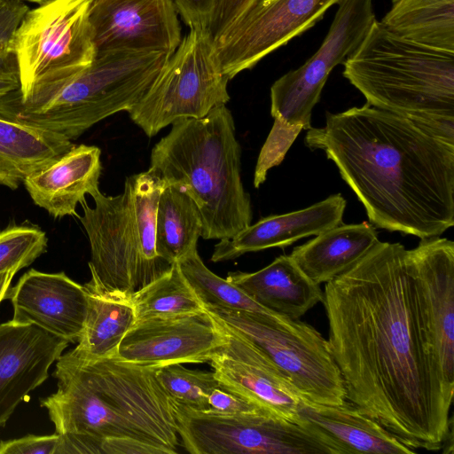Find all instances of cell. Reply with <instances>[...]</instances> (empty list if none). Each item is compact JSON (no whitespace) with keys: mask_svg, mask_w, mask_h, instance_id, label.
Masks as SVG:
<instances>
[{"mask_svg":"<svg viewBox=\"0 0 454 454\" xmlns=\"http://www.w3.org/2000/svg\"><path fill=\"white\" fill-rule=\"evenodd\" d=\"M208 404L209 409L207 411L218 414L231 415L260 411L270 412L256 403L223 389L220 387L214 389L209 395Z\"/></svg>","mask_w":454,"mask_h":454,"instance_id":"36","label":"cell"},{"mask_svg":"<svg viewBox=\"0 0 454 454\" xmlns=\"http://www.w3.org/2000/svg\"><path fill=\"white\" fill-rule=\"evenodd\" d=\"M225 342L223 328L206 312L137 320L116 357L135 364L168 365L208 362Z\"/></svg>","mask_w":454,"mask_h":454,"instance_id":"16","label":"cell"},{"mask_svg":"<svg viewBox=\"0 0 454 454\" xmlns=\"http://www.w3.org/2000/svg\"><path fill=\"white\" fill-rule=\"evenodd\" d=\"M28 10L22 0H0V99L20 86L12 40Z\"/></svg>","mask_w":454,"mask_h":454,"instance_id":"33","label":"cell"},{"mask_svg":"<svg viewBox=\"0 0 454 454\" xmlns=\"http://www.w3.org/2000/svg\"><path fill=\"white\" fill-rule=\"evenodd\" d=\"M165 185L150 169L127 177L124 190L90 194L94 207L80 205L78 215L90 247L89 281L99 290L131 296L172 266L155 248V216Z\"/></svg>","mask_w":454,"mask_h":454,"instance_id":"7","label":"cell"},{"mask_svg":"<svg viewBox=\"0 0 454 454\" xmlns=\"http://www.w3.org/2000/svg\"><path fill=\"white\" fill-rule=\"evenodd\" d=\"M259 0H217L208 26L213 40L219 37L234 21Z\"/></svg>","mask_w":454,"mask_h":454,"instance_id":"35","label":"cell"},{"mask_svg":"<svg viewBox=\"0 0 454 454\" xmlns=\"http://www.w3.org/2000/svg\"><path fill=\"white\" fill-rule=\"evenodd\" d=\"M98 146L74 145L68 152L23 182L32 200L54 218L76 216V207L98 188L102 171Z\"/></svg>","mask_w":454,"mask_h":454,"instance_id":"21","label":"cell"},{"mask_svg":"<svg viewBox=\"0 0 454 454\" xmlns=\"http://www.w3.org/2000/svg\"><path fill=\"white\" fill-rule=\"evenodd\" d=\"M412 250L427 321L445 382L454 389V243L435 237Z\"/></svg>","mask_w":454,"mask_h":454,"instance_id":"19","label":"cell"},{"mask_svg":"<svg viewBox=\"0 0 454 454\" xmlns=\"http://www.w3.org/2000/svg\"><path fill=\"white\" fill-rule=\"evenodd\" d=\"M12 321L33 325L67 340L77 342L86 321L89 294L85 286L65 272L46 273L31 269L9 288Z\"/></svg>","mask_w":454,"mask_h":454,"instance_id":"17","label":"cell"},{"mask_svg":"<svg viewBox=\"0 0 454 454\" xmlns=\"http://www.w3.org/2000/svg\"><path fill=\"white\" fill-rule=\"evenodd\" d=\"M380 22L408 40L454 51V0H392Z\"/></svg>","mask_w":454,"mask_h":454,"instance_id":"28","label":"cell"},{"mask_svg":"<svg viewBox=\"0 0 454 454\" xmlns=\"http://www.w3.org/2000/svg\"><path fill=\"white\" fill-rule=\"evenodd\" d=\"M319 49L300 67L270 88L273 126L255 165L261 174L279 165L302 129L311 128V114L332 70L360 45L376 20L372 0H340Z\"/></svg>","mask_w":454,"mask_h":454,"instance_id":"8","label":"cell"},{"mask_svg":"<svg viewBox=\"0 0 454 454\" xmlns=\"http://www.w3.org/2000/svg\"><path fill=\"white\" fill-rule=\"evenodd\" d=\"M203 306L215 321L266 353L303 401L338 405L347 400L344 380L328 340L312 325L284 316Z\"/></svg>","mask_w":454,"mask_h":454,"instance_id":"9","label":"cell"},{"mask_svg":"<svg viewBox=\"0 0 454 454\" xmlns=\"http://www.w3.org/2000/svg\"><path fill=\"white\" fill-rule=\"evenodd\" d=\"M91 2L52 0L24 15L12 40L21 98L90 66L96 57L90 23Z\"/></svg>","mask_w":454,"mask_h":454,"instance_id":"12","label":"cell"},{"mask_svg":"<svg viewBox=\"0 0 454 454\" xmlns=\"http://www.w3.org/2000/svg\"><path fill=\"white\" fill-rule=\"evenodd\" d=\"M346 204L338 193L300 210L263 217L233 237L220 240L211 261L225 262L250 252L284 248L302 238L318 235L342 223Z\"/></svg>","mask_w":454,"mask_h":454,"instance_id":"20","label":"cell"},{"mask_svg":"<svg viewBox=\"0 0 454 454\" xmlns=\"http://www.w3.org/2000/svg\"><path fill=\"white\" fill-rule=\"evenodd\" d=\"M157 378L173 401L200 411L209 409L208 396L219 387L213 371L191 370L180 364L160 367Z\"/></svg>","mask_w":454,"mask_h":454,"instance_id":"31","label":"cell"},{"mask_svg":"<svg viewBox=\"0 0 454 454\" xmlns=\"http://www.w3.org/2000/svg\"><path fill=\"white\" fill-rule=\"evenodd\" d=\"M22 1H27L34 4H37L38 5L43 4L45 3L51 2L52 0H22Z\"/></svg>","mask_w":454,"mask_h":454,"instance_id":"39","label":"cell"},{"mask_svg":"<svg viewBox=\"0 0 454 454\" xmlns=\"http://www.w3.org/2000/svg\"><path fill=\"white\" fill-rule=\"evenodd\" d=\"M217 0H173L177 12L190 28H208Z\"/></svg>","mask_w":454,"mask_h":454,"instance_id":"37","label":"cell"},{"mask_svg":"<svg viewBox=\"0 0 454 454\" xmlns=\"http://www.w3.org/2000/svg\"><path fill=\"white\" fill-rule=\"evenodd\" d=\"M202 219L192 198L176 184H165L156 209L155 248L170 264L197 250Z\"/></svg>","mask_w":454,"mask_h":454,"instance_id":"27","label":"cell"},{"mask_svg":"<svg viewBox=\"0 0 454 454\" xmlns=\"http://www.w3.org/2000/svg\"><path fill=\"white\" fill-rule=\"evenodd\" d=\"M340 0H259L214 40L229 80L312 27Z\"/></svg>","mask_w":454,"mask_h":454,"instance_id":"13","label":"cell"},{"mask_svg":"<svg viewBox=\"0 0 454 454\" xmlns=\"http://www.w3.org/2000/svg\"><path fill=\"white\" fill-rule=\"evenodd\" d=\"M299 413L344 444L351 454L417 453L348 400L338 405L304 401Z\"/></svg>","mask_w":454,"mask_h":454,"instance_id":"25","label":"cell"},{"mask_svg":"<svg viewBox=\"0 0 454 454\" xmlns=\"http://www.w3.org/2000/svg\"><path fill=\"white\" fill-rule=\"evenodd\" d=\"M305 144L333 161L374 227L425 239L454 225V139L366 103L326 113Z\"/></svg>","mask_w":454,"mask_h":454,"instance_id":"2","label":"cell"},{"mask_svg":"<svg viewBox=\"0 0 454 454\" xmlns=\"http://www.w3.org/2000/svg\"><path fill=\"white\" fill-rule=\"evenodd\" d=\"M378 241L372 223H340L295 247L290 256L312 281L320 285L349 269Z\"/></svg>","mask_w":454,"mask_h":454,"instance_id":"23","label":"cell"},{"mask_svg":"<svg viewBox=\"0 0 454 454\" xmlns=\"http://www.w3.org/2000/svg\"><path fill=\"white\" fill-rule=\"evenodd\" d=\"M15 274L14 271L0 274V303L7 299L9 288Z\"/></svg>","mask_w":454,"mask_h":454,"instance_id":"38","label":"cell"},{"mask_svg":"<svg viewBox=\"0 0 454 454\" xmlns=\"http://www.w3.org/2000/svg\"><path fill=\"white\" fill-rule=\"evenodd\" d=\"M343 65L367 104L454 139V51L408 40L376 20Z\"/></svg>","mask_w":454,"mask_h":454,"instance_id":"5","label":"cell"},{"mask_svg":"<svg viewBox=\"0 0 454 454\" xmlns=\"http://www.w3.org/2000/svg\"><path fill=\"white\" fill-rule=\"evenodd\" d=\"M173 0H92L90 23L96 54L112 51L173 54L181 42Z\"/></svg>","mask_w":454,"mask_h":454,"instance_id":"14","label":"cell"},{"mask_svg":"<svg viewBox=\"0 0 454 454\" xmlns=\"http://www.w3.org/2000/svg\"><path fill=\"white\" fill-rule=\"evenodd\" d=\"M230 80L222 72L207 27L190 28L144 96L128 111L152 137L174 122L201 118L230 100Z\"/></svg>","mask_w":454,"mask_h":454,"instance_id":"11","label":"cell"},{"mask_svg":"<svg viewBox=\"0 0 454 454\" xmlns=\"http://www.w3.org/2000/svg\"><path fill=\"white\" fill-rule=\"evenodd\" d=\"M241 147L226 106L180 120L155 144L148 169L195 202L204 239H227L251 224V199L241 180Z\"/></svg>","mask_w":454,"mask_h":454,"instance_id":"4","label":"cell"},{"mask_svg":"<svg viewBox=\"0 0 454 454\" xmlns=\"http://www.w3.org/2000/svg\"><path fill=\"white\" fill-rule=\"evenodd\" d=\"M46 233L30 223H10L0 231V274L18 272L47 249Z\"/></svg>","mask_w":454,"mask_h":454,"instance_id":"32","label":"cell"},{"mask_svg":"<svg viewBox=\"0 0 454 454\" xmlns=\"http://www.w3.org/2000/svg\"><path fill=\"white\" fill-rule=\"evenodd\" d=\"M328 343L346 399L406 446L438 451L453 426L411 249L380 240L325 285Z\"/></svg>","mask_w":454,"mask_h":454,"instance_id":"1","label":"cell"},{"mask_svg":"<svg viewBox=\"0 0 454 454\" xmlns=\"http://www.w3.org/2000/svg\"><path fill=\"white\" fill-rule=\"evenodd\" d=\"M74 145L59 134L0 116V186L16 190Z\"/></svg>","mask_w":454,"mask_h":454,"instance_id":"24","label":"cell"},{"mask_svg":"<svg viewBox=\"0 0 454 454\" xmlns=\"http://www.w3.org/2000/svg\"><path fill=\"white\" fill-rule=\"evenodd\" d=\"M60 435L28 434L20 438L0 441V454H57Z\"/></svg>","mask_w":454,"mask_h":454,"instance_id":"34","label":"cell"},{"mask_svg":"<svg viewBox=\"0 0 454 454\" xmlns=\"http://www.w3.org/2000/svg\"><path fill=\"white\" fill-rule=\"evenodd\" d=\"M226 279L263 308L292 319H299L324 301L320 285L290 255H280L254 272H229Z\"/></svg>","mask_w":454,"mask_h":454,"instance_id":"22","label":"cell"},{"mask_svg":"<svg viewBox=\"0 0 454 454\" xmlns=\"http://www.w3.org/2000/svg\"><path fill=\"white\" fill-rule=\"evenodd\" d=\"M69 342L33 325L0 324V427L49 377Z\"/></svg>","mask_w":454,"mask_h":454,"instance_id":"18","label":"cell"},{"mask_svg":"<svg viewBox=\"0 0 454 454\" xmlns=\"http://www.w3.org/2000/svg\"><path fill=\"white\" fill-rule=\"evenodd\" d=\"M84 286L89 294L86 321L76 347L69 351L83 360L115 356L137 320L131 296L99 290L90 282Z\"/></svg>","mask_w":454,"mask_h":454,"instance_id":"26","label":"cell"},{"mask_svg":"<svg viewBox=\"0 0 454 454\" xmlns=\"http://www.w3.org/2000/svg\"><path fill=\"white\" fill-rule=\"evenodd\" d=\"M216 323L225 333V342L208 363L219 387L298 423L304 401L286 374L255 344Z\"/></svg>","mask_w":454,"mask_h":454,"instance_id":"15","label":"cell"},{"mask_svg":"<svg viewBox=\"0 0 454 454\" xmlns=\"http://www.w3.org/2000/svg\"><path fill=\"white\" fill-rule=\"evenodd\" d=\"M170 55L112 51L67 79L39 86L21 98L0 99V116L75 140L100 121L128 112L145 93Z\"/></svg>","mask_w":454,"mask_h":454,"instance_id":"6","label":"cell"},{"mask_svg":"<svg viewBox=\"0 0 454 454\" xmlns=\"http://www.w3.org/2000/svg\"><path fill=\"white\" fill-rule=\"evenodd\" d=\"M176 419L192 454H351L302 416L298 424L266 411L225 415L176 403Z\"/></svg>","mask_w":454,"mask_h":454,"instance_id":"10","label":"cell"},{"mask_svg":"<svg viewBox=\"0 0 454 454\" xmlns=\"http://www.w3.org/2000/svg\"><path fill=\"white\" fill-rule=\"evenodd\" d=\"M160 367L62 354L53 372L58 390L41 400L60 435L57 454H108L122 441L176 453V402L157 378Z\"/></svg>","mask_w":454,"mask_h":454,"instance_id":"3","label":"cell"},{"mask_svg":"<svg viewBox=\"0 0 454 454\" xmlns=\"http://www.w3.org/2000/svg\"><path fill=\"white\" fill-rule=\"evenodd\" d=\"M131 300L137 320L177 317L205 310L177 262L173 263L162 276L132 294Z\"/></svg>","mask_w":454,"mask_h":454,"instance_id":"29","label":"cell"},{"mask_svg":"<svg viewBox=\"0 0 454 454\" xmlns=\"http://www.w3.org/2000/svg\"><path fill=\"white\" fill-rule=\"evenodd\" d=\"M177 264L203 305L272 317L282 316L263 308L229 280L212 272L205 265L197 250L179 261Z\"/></svg>","mask_w":454,"mask_h":454,"instance_id":"30","label":"cell"}]
</instances>
